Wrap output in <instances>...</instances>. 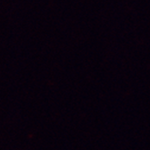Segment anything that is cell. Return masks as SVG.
Instances as JSON below:
<instances>
[]
</instances>
